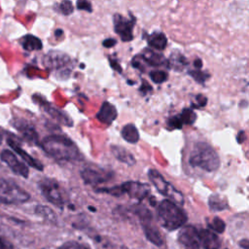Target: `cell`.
<instances>
[{
  "mask_svg": "<svg viewBox=\"0 0 249 249\" xmlns=\"http://www.w3.org/2000/svg\"><path fill=\"white\" fill-rule=\"evenodd\" d=\"M0 158L15 173L24 178L28 177V174H29L28 167L26 166L25 163L18 160V159L16 157V155L13 152L9 150H4L1 153Z\"/></svg>",
  "mask_w": 249,
  "mask_h": 249,
  "instance_id": "cell-12",
  "label": "cell"
},
{
  "mask_svg": "<svg viewBox=\"0 0 249 249\" xmlns=\"http://www.w3.org/2000/svg\"><path fill=\"white\" fill-rule=\"evenodd\" d=\"M131 65H132L134 68H137V69H139V70H141V71H144V70H145V66H146V64L144 63V61H143V59H142V57H141V55H140V53L137 54V55H135V56L131 59Z\"/></svg>",
  "mask_w": 249,
  "mask_h": 249,
  "instance_id": "cell-32",
  "label": "cell"
},
{
  "mask_svg": "<svg viewBox=\"0 0 249 249\" xmlns=\"http://www.w3.org/2000/svg\"><path fill=\"white\" fill-rule=\"evenodd\" d=\"M148 90H152V87L146 81L143 80L142 86L140 88V91H142L143 93H146V92H148Z\"/></svg>",
  "mask_w": 249,
  "mask_h": 249,
  "instance_id": "cell-39",
  "label": "cell"
},
{
  "mask_svg": "<svg viewBox=\"0 0 249 249\" xmlns=\"http://www.w3.org/2000/svg\"><path fill=\"white\" fill-rule=\"evenodd\" d=\"M122 137L129 143H137L139 140V132L138 129L136 128V126L132 124H127L125 125H124V127L122 128L121 131Z\"/></svg>",
  "mask_w": 249,
  "mask_h": 249,
  "instance_id": "cell-22",
  "label": "cell"
},
{
  "mask_svg": "<svg viewBox=\"0 0 249 249\" xmlns=\"http://www.w3.org/2000/svg\"><path fill=\"white\" fill-rule=\"evenodd\" d=\"M200 245L203 249H219L221 246V239L211 230L202 229L198 231Z\"/></svg>",
  "mask_w": 249,
  "mask_h": 249,
  "instance_id": "cell-14",
  "label": "cell"
},
{
  "mask_svg": "<svg viewBox=\"0 0 249 249\" xmlns=\"http://www.w3.org/2000/svg\"><path fill=\"white\" fill-rule=\"evenodd\" d=\"M39 188L44 197L52 204L62 207L64 204V198L62 191L58 183L51 178H45L39 182Z\"/></svg>",
  "mask_w": 249,
  "mask_h": 249,
  "instance_id": "cell-7",
  "label": "cell"
},
{
  "mask_svg": "<svg viewBox=\"0 0 249 249\" xmlns=\"http://www.w3.org/2000/svg\"><path fill=\"white\" fill-rule=\"evenodd\" d=\"M7 142H8V144H9V146H10L15 152H17V153L22 158V160H23L25 162H27L28 165H30L31 167H33V168H35V169H37V170H43V164H42L39 160H37L36 159H34L33 157H31L27 152H25V151L19 146V144H18L15 140H13V139H11V138H8V139H7Z\"/></svg>",
  "mask_w": 249,
  "mask_h": 249,
  "instance_id": "cell-17",
  "label": "cell"
},
{
  "mask_svg": "<svg viewBox=\"0 0 249 249\" xmlns=\"http://www.w3.org/2000/svg\"><path fill=\"white\" fill-rule=\"evenodd\" d=\"M186 65H188V60L179 52H176V53H172L167 60V67L172 68L175 71H182V69Z\"/></svg>",
  "mask_w": 249,
  "mask_h": 249,
  "instance_id": "cell-23",
  "label": "cell"
},
{
  "mask_svg": "<svg viewBox=\"0 0 249 249\" xmlns=\"http://www.w3.org/2000/svg\"><path fill=\"white\" fill-rule=\"evenodd\" d=\"M120 189L123 195L126 194L129 197L139 200L144 199L150 193V186L148 184L134 181H128L120 185Z\"/></svg>",
  "mask_w": 249,
  "mask_h": 249,
  "instance_id": "cell-11",
  "label": "cell"
},
{
  "mask_svg": "<svg viewBox=\"0 0 249 249\" xmlns=\"http://www.w3.org/2000/svg\"><path fill=\"white\" fill-rule=\"evenodd\" d=\"M135 214L140 219L147 239L156 246L160 247L163 244V240L160 231L153 224V215L151 211L144 206H138L135 209Z\"/></svg>",
  "mask_w": 249,
  "mask_h": 249,
  "instance_id": "cell-5",
  "label": "cell"
},
{
  "mask_svg": "<svg viewBox=\"0 0 249 249\" xmlns=\"http://www.w3.org/2000/svg\"><path fill=\"white\" fill-rule=\"evenodd\" d=\"M59 10L64 16H68L72 14L74 11L72 2L70 0H62L61 3L59 4Z\"/></svg>",
  "mask_w": 249,
  "mask_h": 249,
  "instance_id": "cell-31",
  "label": "cell"
},
{
  "mask_svg": "<svg viewBox=\"0 0 249 249\" xmlns=\"http://www.w3.org/2000/svg\"><path fill=\"white\" fill-rule=\"evenodd\" d=\"M116 44H117V40L114 39V38H107V39H105V40L102 42V45H103V47H105V48H112V47H114Z\"/></svg>",
  "mask_w": 249,
  "mask_h": 249,
  "instance_id": "cell-36",
  "label": "cell"
},
{
  "mask_svg": "<svg viewBox=\"0 0 249 249\" xmlns=\"http://www.w3.org/2000/svg\"><path fill=\"white\" fill-rule=\"evenodd\" d=\"M117 116L118 113L116 107L108 101H104L102 103L98 113L96 114V118L98 119V121L105 124H111L115 121Z\"/></svg>",
  "mask_w": 249,
  "mask_h": 249,
  "instance_id": "cell-16",
  "label": "cell"
},
{
  "mask_svg": "<svg viewBox=\"0 0 249 249\" xmlns=\"http://www.w3.org/2000/svg\"><path fill=\"white\" fill-rule=\"evenodd\" d=\"M189 74L197 82V83H204L205 80L209 77L208 74L200 71L199 69H196V70H189Z\"/></svg>",
  "mask_w": 249,
  "mask_h": 249,
  "instance_id": "cell-30",
  "label": "cell"
},
{
  "mask_svg": "<svg viewBox=\"0 0 249 249\" xmlns=\"http://www.w3.org/2000/svg\"><path fill=\"white\" fill-rule=\"evenodd\" d=\"M54 35H55V37H60V36H62L63 35V30L62 29H56L55 31H54Z\"/></svg>",
  "mask_w": 249,
  "mask_h": 249,
  "instance_id": "cell-41",
  "label": "cell"
},
{
  "mask_svg": "<svg viewBox=\"0 0 249 249\" xmlns=\"http://www.w3.org/2000/svg\"><path fill=\"white\" fill-rule=\"evenodd\" d=\"M57 249H91L88 244L75 241V240H69L61 244Z\"/></svg>",
  "mask_w": 249,
  "mask_h": 249,
  "instance_id": "cell-28",
  "label": "cell"
},
{
  "mask_svg": "<svg viewBox=\"0 0 249 249\" xmlns=\"http://www.w3.org/2000/svg\"><path fill=\"white\" fill-rule=\"evenodd\" d=\"M36 212H37V214H39V215H41V216L47 218V219L50 220V221H55L54 213L52 211V209H50V208H48V207H45V206L40 205V206H38V207L36 208Z\"/></svg>",
  "mask_w": 249,
  "mask_h": 249,
  "instance_id": "cell-29",
  "label": "cell"
},
{
  "mask_svg": "<svg viewBox=\"0 0 249 249\" xmlns=\"http://www.w3.org/2000/svg\"><path fill=\"white\" fill-rule=\"evenodd\" d=\"M144 63L148 66L152 67H160L162 65L167 66V59L163 56V54L157 53L151 49H145L142 53H140Z\"/></svg>",
  "mask_w": 249,
  "mask_h": 249,
  "instance_id": "cell-15",
  "label": "cell"
},
{
  "mask_svg": "<svg viewBox=\"0 0 249 249\" xmlns=\"http://www.w3.org/2000/svg\"><path fill=\"white\" fill-rule=\"evenodd\" d=\"M80 174L85 184L88 185H98L105 183L111 180L113 177V173L111 171L97 167H85L81 170Z\"/></svg>",
  "mask_w": 249,
  "mask_h": 249,
  "instance_id": "cell-9",
  "label": "cell"
},
{
  "mask_svg": "<svg viewBox=\"0 0 249 249\" xmlns=\"http://www.w3.org/2000/svg\"><path fill=\"white\" fill-rule=\"evenodd\" d=\"M1 142H2V136H1V134H0V144H1Z\"/></svg>",
  "mask_w": 249,
  "mask_h": 249,
  "instance_id": "cell-42",
  "label": "cell"
},
{
  "mask_svg": "<svg viewBox=\"0 0 249 249\" xmlns=\"http://www.w3.org/2000/svg\"><path fill=\"white\" fill-rule=\"evenodd\" d=\"M71 58L63 53L52 51L44 57L45 66L52 69H61L70 64Z\"/></svg>",
  "mask_w": 249,
  "mask_h": 249,
  "instance_id": "cell-13",
  "label": "cell"
},
{
  "mask_svg": "<svg viewBox=\"0 0 249 249\" xmlns=\"http://www.w3.org/2000/svg\"><path fill=\"white\" fill-rule=\"evenodd\" d=\"M147 43L148 45L156 50L162 51L167 46V38L162 32H153L152 34L147 35Z\"/></svg>",
  "mask_w": 249,
  "mask_h": 249,
  "instance_id": "cell-19",
  "label": "cell"
},
{
  "mask_svg": "<svg viewBox=\"0 0 249 249\" xmlns=\"http://www.w3.org/2000/svg\"><path fill=\"white\" fill-rule=\"evenodd\" d=\"M178 241L184 249H199L200 241L198 231L194 226L182 228L178 233Z\"/></svg>",
  "mask_w": 249,
  "mask_h": 249,
  "instance_id": "cell-10",
  "label": "cell"
},
{
  "mask_svg": "<svg viewBox=\"0 0 249 249\" xmlns=\"http://www.w3.org/2000/svg\"><path fill=\"white\" fill-rule=\"evenodd\" d=\"M209 208L213 211H222L228 208V201L224 196H221L218 194L212 195L208 199Z\"/></svg>",
  "mask_w": 249,
  "mask_h": 249,
  "instance_id": "cell-24",
  "label": "cell"
},
{
  "mask_svg": "<svg viewBox=\"0 0 249 249\" xmlns=\"http://www.w3.org/2000/svg\"><path fill=\"white\" fill-rule=\"evenodd\" d=\"M158 218L160 225L167 231L182 228L188 221L184 209L170 199H163L158 206Z\"/></svg>",
  "mask_w": 249,
  "mask_h": 249,
  "instance_id": "cell-3",
  "label": "cell"
},
{
  "mask_svg": "<svg viewBox=\"0 0 249 249\" xmlns=\"http://www.w3.org/2000/svg\"><path fill=\"white\" fill-rule=\"evenodd\" d=\"M111 152L113 156L121 162L127 164L128 166H132L135 164V158L134 156L129 153L125 148L118 145H112L111 146Z\"/></svg>",
  "mask_w": 249,
  "mask_h": 249,
  "instance_id": "cell-18",
  "label": "cell"
},
{
  "mask_svg": "<svg viewBox=\"0 0 249 249\" xmlns=\"http://www.w3.org/2000/svg\"><path fill=\"white\" fill-rule=\"evenodd\" d=\"M182 124H192L193 123H195L196 119V113L192 110V109H189V108H185L182 113L180 115H178Z\"/></svg>",
  "mask_w": 249,
  "mask_h": 249,
  "instance_id": "cell-25",
  "label": "cell"
},
{
  "mask_svg": "<svg viewBox=\"0 0 249 249\" xmlns=\"http://www.w3.org/2000/svg\"><path fill=\"white\" fill-rule=\"evenodd\" d=\"M41 147L46 154L57 161L70 162L83 159V155L77 145L64 135L53 134L46 136L41 142Z\"/></svg>",
  "mask_w": 249,
  "mask_h": 249,
  "instance_id": "cell-1",
  "label": "cell"
},
{
  "mask_svg": "<svg viewBox=\"0 0 249 249\" xmlns=\"http://www.w3.org/2000/svg\"><path fill=\"white\" fill-rule=\"evenodd\" d=\"M136 18L133 15H130V18L127 19L120 14H115L113 17L114 30L120 35L123 42H129L133 39L132 29L135 25Z\"/></svg>",
  "mask_w": 249,
  "mask_h": 249,
  "instance_id": "cell-8",
  "label": "cell"
},
{
  "mask_svg": "<svg viewBox=\"0 0 249 249\" xmlns=\"http://www.w3.org/2000/svg\"><path fill=\"white\" fill-rule=\"evenodd\" d=\"M109 61H110V65H111V67L113 69H115L119 73H122V67H121L120 63L116 59H112L111 57H109Z\"/></svg>",
  "mask_w": 249,
  "mask_h": 249,
  "instance_id": "cell-38",
  "label": "cell"
},
{
  "mask_svg": "<svg viewBox=\"0 0 249 249\" xmlns=\"http://www.w3.org/2000/svg\"><path fill=\"white\" fill-rule=\"evenodd\" d=\"M30 195L15 182L0 177V203L20 204L28 201Z\"/></svg>",
  "mask_w": 249,
  "mask_h": 249,
  "instance_id": "cell-4",
  "label": "cell"
},
{
  "mask_svg": "<svg viewBox=\"0 0 249 249\" xmlns=\"http://www.w3.org/2000/svg\"><path fill=\"white\" fill-rule=\"evenodd\" d=\"M17 129L21 132L23 137L33 143H38V134L34 127L25 121H18V124H15Z\"/></svg>",
  "mask_w": 249,
  "mask_h": 249,
  "instance_id": "cell-20",
  "label": "cell"
},
{
  "mask_svg": "<svg viewBox=\"0 0 249 249\" xmlns=\"http://www.w3.org/2000/svg\"><path fill=\"white\" fill-rule=\"evenodd\" d=\"M150 79L156 84H161L168 78V73L164 70H153L149 73Z\"/></svg>",
  "mask_w": 249,
  "mask_h": 249,
  "instance_id": "cell-26",
  "label": "cell"
},
{
  "mask_svg": "<svg viewBox=\"0 0 249 249\" xmlns=\"http://www.w3.org/2000/svg\"><path fill=\"white\" fill-rule=\"evenodd\" d=\"M207 225H208V227L210 228L211 231H214L218 233L224 232V231L226 229L225 222L219 217H214L210 222L207 223Z\"/></svg>",
  "mask_w": 249,
  "mask_h": 249,
  "instance_id": "cell-27",
  "label": "cell"
},
{
  "mask_svg": "<svg viewBox=\"0 0 249 249\" xmlns=\"http://www.w3.org/2000/svg\"><path fill=\"white\" fill-rule=\"evenodd\" d=\"M148 176L150 181L153 183V185L156 187L160 194L167 196L175 203H183L184 200L182 194L178 190H176L172 184L167 182L158 170L150 169L148 171Z\"/></svg>",
  "mask_w": 249,
  "mask_h": 249,
  "instance_id": "cell-6",
  "label": "cell"
},
{
  "mask_svg": "<svg viewBox=\"0 0 249 249\" xmlns=\"http://www.w3.org/2000/svg\"><path fill=\"white\" fill-rule=\"evenodd\" d=\"M0 249H14V245L0 233Z\"/></svg>",
  "mask_w": 249,
  "mask_h": 249,
  "instance_id": "cell-35",
  "label": "cell"
},
{
  "mask_svg": "<svg viewBox=\"0 0 249 249\" xmlns=\"http://www.w3.org/2000/svg\"><path fill=\"white\" fill-rule=\"evenodd\" d=\"M168 124L171 127H174V128H181L182 125H183V124H182V122H181V120H180L178 115L170 118L169 121H168Z\"/></svg>",
  "mask_w": 249,
  "mask_h": 249,
  "instance_id": "cell-34",
  "label": "cell"
},
{
  "mask_svg": "<svg viewBox=\"0 0 249 249\" xmlns=\"http://www.w3.org/2000/svg\"><path fill=\"white\" fill-rule=\"evenodd\" d=\"M20 44L22 46V48L25 50V51H28V52H32V51H39L43 48V44H42V41L34 36V35H30V34H27L25 36H23L21 39H20Z\"/></svg>",
  "mask_w": 249,
  "mask_h": 249,
  "instance_id": "cell-21",
  "label": "cell"
},
{
  "mask_svg": "<svg viewBox=\"0 0 249 249\" xmlns=\"http://www.w3.org/2000/svg\"><path fill=\"white\" fill-rule=\"evenodd\" d=\"M196 101L198 103V105H197L198 107H203L207 103V98L204 95H202V94H197L196 96Z\"/></svg>",
  "mask_w": 249,
  "mask_h": 249,
  "instance_id": "cell-37",
  "label": "cell"
},
{
  "mask_svg": "<svg viewBox=\"0 0 249 249\" xmlns=\"http://www.w3.org/2000/svg\"><path fill=\"white\" fill-rule=\"evenodd\" d=\"M194 66L196 69H200L202 67V61L199 58H196L194 60Z\"/></svg>",
  "mask_w": 249,
  "mask_h": 249,
  "instance_id": "cell-40",
  "label": "cell"
},
{
  "mask_svg": "<svg viewBox=\"0 0 249 249\" xmlns=\"http://www.w3.org/2000/svg\"><path fill=\"white\" fill-rule=\"evenodd\" d=\"M189 162L193 167H199L207 172H213L220 166L218 154L206 142H196L194 145Z\"/></svg>",
  "mask_w": 249,
  "mask_h": 249,
  "instance_id": "cell-2",
  "label": "cell"
},
{
  "mask_svg": "<svg viewBox=\"0 0 249 249\" xmlns=\"http://www.w3.org/2000/svg\"><path fill=\"white\" fill-rule=\"evenodd\" d=\"M77 9L81 11H87L89 13L92 12L91 4L89 0H77Z\"/></svg>",
  "mask_w": 249,
  "mask_h": 249,
  "instance_id": "cell-33",
  "label": "cell"
}]
</instances>
